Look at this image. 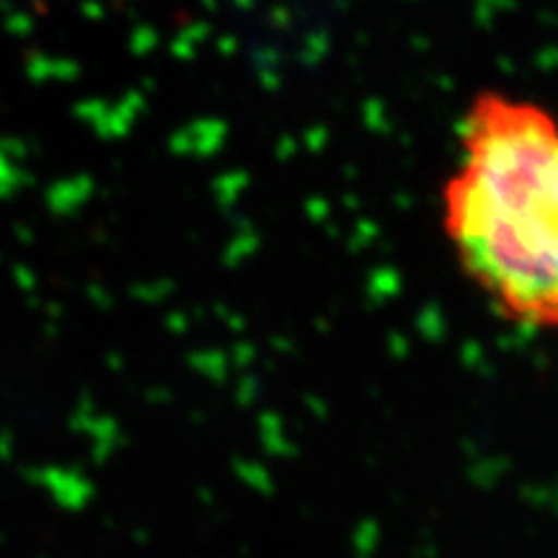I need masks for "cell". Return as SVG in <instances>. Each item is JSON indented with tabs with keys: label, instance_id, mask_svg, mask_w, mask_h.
<instances>
[{
	"label": "cell",
	"instance_id": "1",
	"mask_svg": "<svg viewBox=\"0 0 558 558\" xmlns=\"http://www.w3.org/2000/svg\"><path fill=\"white\" fill-rule=\"evenodd\" d=\"M458 267L512 324L558 331V120L541 104L478 94L442 190Z\"/></svg>",
	"mask_w": 558,
	"mask_h": 558
}]
</instances>
